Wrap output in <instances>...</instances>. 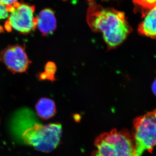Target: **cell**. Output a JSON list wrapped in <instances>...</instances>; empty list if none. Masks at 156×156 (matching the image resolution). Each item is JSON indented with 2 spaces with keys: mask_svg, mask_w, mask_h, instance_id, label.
Here are the masks:
<instances>
[{
  "mask_svg": "<svg viewBox=\"0 0 156 156\" xmlns=\"http://www.w3.org/2000/svg\"><path fill=\"white\" fill-rule=\"evenodd\" d=\"M12 134L18 140L37 150L49 153L60 143L62 126L59 123L43 125L30 109L25 108L14 113L10 122Z\"/></svg>",
  "mask_w": 156,
  "mask_h": 156,
  "instance_id": "cell-1",
  "label": "cell"
},
{
  "mask_svg": "<svg viewBox=\"0 0 156 156\" xmlns=\"http://www.w3.org/2000/svg\"><path fill=\"white\" fill-rule=\"evenodd\" d=\"M87 22L92 31L102 34L109 50L121 44L132 31L125 13L95 4L88 8Z\"/></svg>",
  "mask_w": 156,
  "mask_h": 156,
  "instance_id": "cell-2",
  "label": "cell"
},
{
  "mask_svg": "<svg viewBox=\"0 0 156 156\" xmlns=\"http://www.w3.org/2000/svg\"><path fill=\"white\" fill-rule=\"evenodd\" d=\"M95 149L91 156H135L132 135L126 129H114L99 135L95 141Z\"/></svg>",
  "mask_w": 156,
  "mask_h": 156,
  "instance_id": "cell-3",
  "label": "cell"
},
{
  "mask_svg": "<svg viewBox=\"0 0 156 156\" xmlns=\"http://www.w3.org/2000/svg\"><path fill=\"white\" fill-rule=\"evenodd\" d=\"M135 156L145 151L152 152L156 145V109L136 118L133 121Z\"/></svg>",
  "mask_w": 156,
  "mask_h": 156,
  "instance_id": "cell-4",
  "label": "cell"
},
{
  "mask_svg": "<svg viewBox=\"0 0 156 156\" xmlns=\"http://www.w3.org/2000/svg\"><path fill=\"white\" fill-rule=\"evenodd\" d=\"M11 12L8 20L5 23V28L8 31L12 29L22 34H27L36 29L37 17L34 16V6L16 2L6 7Z\"/></svg>",
  "mask_w": 156,
  "mask_h": 156,
  "instance_id": "cell-5",
  "label": "cell"
},
{
  "mask_svg": "<svg viewBox=\"0 0 156 156\" xmlns=\"http://www.w3.org/2000/svg\"><path fill=\"white\" fill-rule=\"evenodd\" d=\"M0 61L13 73L27 72L31 63L25 46L19 44L10 45L1 51Z\"/></svg>",
  "mask_w": 156,
  "mask_h": 156,
  "instance_id": "cell-6",
  "label": "cell"
},
{
  "mask_svg": "<svg viewBox=\"0 0 156 156\" xmlns=\"http://www.w3.org/2000/svg\"><path fill=\"white\" fill-rule=\"evenodd\" d=\"M142 15L143 19L138 26V32L151 38H156V7Z\"/></svg>",
  "mask_w": 156,
  "mask_h": 156,
  "instance_id": "cell-7",
  "label": "cell"
},
{
  "mask_svg": "<svg viewBox=\"0 0 156 156\" xmlns=\"http://www.w3.org/2000/svg\"><path fill=\"white\" fill-rule=\"evenodd\" d=\"M37 27L44 36L51 34L56 30V21L53 11L47 9L42 10L37 17Z\"/></svg>",
  "mask_w": 156,
  "mask_h": 156,
  "instance_id": "cell-8",
  "label": "cell"
},
{
  "mask_svg": "<svg viewBox=\"0 0 156 156\" xmlns=\"http://www.w3.org/2000/svg\"><path fill=\"white\" fill-rule=\"evenodd\" d=\"M35 108L38 116L44 120L52 118L56 112L55 102L52 99L47 98H41L37 102Z\"/></svg>",
  "mask_w": 156,
  "mask_h": 156,
  "instance_id": "cell-9",
  "label": "cell"
},
{
  "mask_svg": "<svg viewBox=\"0 0 156 156\" xmlns=\"http://www.w3.org/2000/svg\"><path fill=\"white\" fill-rule=\"evenodd\" d=\"M136 10L143 14L156 7V0H133Z\"/></svg>",
  "mask_w": 156,
  "mask_h": 156,
  "instance_id": "cell-10",
  "label": "cell"
},
{
  "mask_svg": "<svg viewBox=\"0 0 156 156\" xmlns=\"http://www.w3.org/2000/svg\"><path fill=\"white\" fill-rule=\"evenodd\" d=\"M56 66L53 62H49L46 64L44 72L42 73L39 76V78L42 80H54V74L56 72Z\"/></svg>",
  "mask_w": 156,
  "mask_h": 156,
  "instance_id": "cell-11",
  "label": "cell"
},
{
  "mask_svg": "<svg viewBox=\"0 0 156 156\" xmlns=\"http://www.w3.org/2000/svg\"><path fill=\"white\" fill-rule=\"evenodd\" d=\"M9 17V11L5 6L0 4V20L5 19Z\"/></svg>",
  "mask_w": 156,
  "mask_h": 156,
  "instance_id": "cell-12",
  "label": "cell"
},
{
  "mask_svg": "<svg viewBox=\"0 0 156 156\" xmlns=\"http://www.w3.org/2000/svg\"><path fill=\"white\" fill-rule=\"evenodd\" d=\"M17 0H0V4L7 7L17 2Z\"/></svg>",
  "mask_w": 156,
  "mask_h": 156,
  "instance_id": "cell-13",
  "label": "cell"
},
{
  "mask_svg": "<svg viewBox=\"0 0 156 156\" xmlns=\"http://www.w3.org/2000/svg\"><path fill=\"white\" fill-rule=\"evenodd\" d=\"M153 92L154 94L156 95V80L154 81L152 85Z\"/></svg>",
  "mask_w": 156,
  "mask_h": 156,
  "instance_id": "cell-14",
  "label": "cell"
},
{
  "mask_svg": "<svg viewBox=\"0 0 156 156\" xmlns=\"http://www.w3.org/2000/svg\"><path fill=\"white\" fill-rule=\"evenodd\" d=\"M88 2L90 3V5H93V4H95V0H87Z\"/></svg>",
  "mask_w": 156,
  "mask_h": 156,
  "instance_id": "cell-15",
  "label": "cell"
},
{
  "mask_svg": "<svg viewBox=\"0 0 156 156\" xmlns=\"http://www.w3.org/2000/svg\"><path fill=\"white\" fill-rule=\"evenodd\" d=\"M64 1H66V0H64Z\"/></svg>",
  "mask_w": 156,
  "mask_h": 156,
  "instance_id": "cell-16",
  "label": "cell"
}]
</instances>
